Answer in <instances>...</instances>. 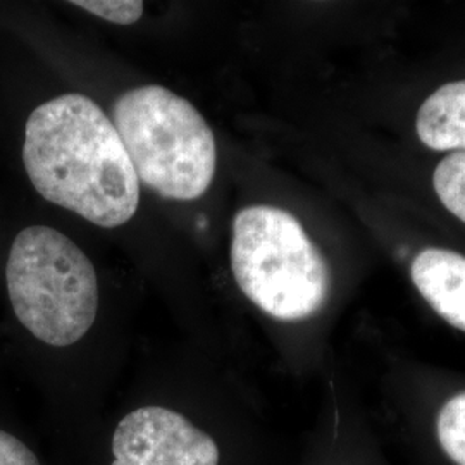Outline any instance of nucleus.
<instances>
[{"instance_id":"obj_1","label":"nucleus","mask_w":465,"mask_h":465,"mask_svg":"<svg viewBox=\"0 0 465 465\" xmlns=\"http://www.w3.org/2000/svg\"><path fill=\"white\" fill-rule=\"evenodd\" d=\"M23 164L35 190L100 228L126 224L138 211L140 180L114 123L99 104L64 94L26 121Z\"/></svg>"},{"instance_id":"obj_2","label":"nucleus","mask_w":465,"mask_h":465,"mask_svg":"<svg viewBox=\"0 0 465 465\" xmlns=\"http://www.w3.org/2000/svg\"><path fill=\"white\" fill-rule=\"evenodd\" d=\"M113 123L138 180L150 190L190 202L211 188L216 138L192 102L159 84L138 86L114 102Z\"/></svg>"},{"instance_id":"obj_3","label":"nucleus","mask_w":465,"mask_h":465,"mask_svg":"<svg viewBox=\"0 0 465 465\" xmlns=\"http://www.w3.org/2000/svg\"><path fill=\"white\" fill-rule=\"evenodd\" d=\"M232 269L245 297L280 321L314 316L331 288L328 262L299 219L272 205L234 217Z\"/></svg>"},{"instance_id":"obj_4","label":"nucleus","mask_w":465,"mask_h":465,"mask_svg":"<svg viewBox=\"0 0 465 465\" xmlns=\"http://www.w3.org/2000/svg\"><path fill=\"white\" fill-rule=\"evenodd\" d=\"M17 321L52 347L80 341L99 312L95 267L71 238L49 226L17 232L5 267Z\"/></svg>"},{"instance_id":"obj_5","label":"nucleus","mask_w":465,"mask_h":465,"mask_svg":"<svg viewBox=\"0 0 465 465\" xmlns=\"http://www.w3.org/2000/svg\"><path fill=\"white\" fill-rule=\"evenodd\" d=\"M113 465H217L216 441L166 407H142L117 424Z\"/></svg>"},{"instance_id":"obj_6","label":"nucleus","mask_w":465,"mask_h":465,"mask_svg":"<svg viewBox=\"0 0 465 465\" xmlns=\"http://www.w3.org/2000/svg\"><path fill=\"white\" fill-rule=\"evenodd\" d=\"M419 293L457 330L465 331V257L445 249L419 252L411 266Z\"/></svg>"},{"instance_id":"obj_7","label":"nucleus","mask_w":465,"mask_h":465,"mask_svg":"<svg viewBox=\"0 0 465 465\" xmlns=\"http://www.w3.org/2000/svg\"><path fill=\"white\" fill-rule=\"evenodd\" d=\"M416 130L430 149L465 152V80L443 84L424 100Z\"/></svg>"},{"instance_id":"obj_8","label":"nucleus","mask_w":465,"mask_h":465,"mask_svg":"<svg viewBox=\"0 0 465 465\" xmlns=\"http://www.w3.org/2000/svg\"><path fill=\"white\" fill-rule=\"evenodd\" d=\"M432 184L441 203L465 223V152L445 157L434 171Z\"/></svg>"},{"instance_id":"obj_9","label":"nucleus","mask_w":465,"mask_h":465,"mask_svg":"<svg viewBox=\"0 0 465 465\" xmlns=\"http://www.w3.org/2000/svg\"><path fill=\"white\" fill-rule=\"evenodd\" d=\"M438 441L457 465H465V391L451 397L436 422Z\"/></svg>"},{"instance_id":"obj_10","label":"nucleus","mask_w":465,"mask_h":465,"mask_svg":"<svg viewBox=\"0 0 465 465\" xmlns=\"http://www.w3.org/2000/svg\"><path fill=\"white\" fill-rule=\"evenodd\" d=\"M71 4L114 25H134L145 11L140 0H76Z\"/></svg>"},{"instance_id":"obj_11","label":"nucleus","mask_w":465,"mask_h":465,"mask_svg":"<svg viewBox=\"0 0 465 465\" xmlns=\"http://www.w3.org/2000/svg\"><path fill=\"white\" fill-rule=\"evenodd\" d=\"M0 465H40V462L16 436L0 431Z\"/></svg>"}]
</instances>
